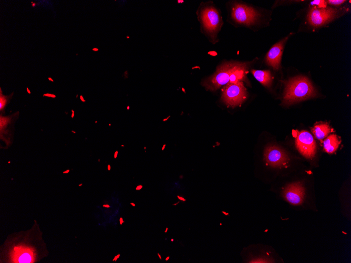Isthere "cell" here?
Returning <instances> with one entry per match:
<instances>
[{"label": "cell", "mask_w": 351, "mask_h": 263, "mask_svg": "<svg viewBox=\"0 0 351 263\" xmlns=\"http://www.w3.org/2000/svg\"><path fill=\"white\" fill-rule=\"evenodd\" d=\"M316 95L314 87L307 77H296L286 83L283 103L291 105L314 97Z\"/></svg>", "instance_id": "obj_1"}, {"label": "cell", "mask_w": 351, "mask_h": 263, "mask_svg": "<svg viewBox=\"0 0 351 263\" xmlns=\"http://www.w3.org/2000/svg\"><path fill=\"white\" fill-rule=\"evenodd\" d=\"M239 63V62H229L220 65L215 73L205 79L203 85L208 90L215 91L222 86L227 85L229 82L230 76L233 70Z\"/></svg>", "instance_id": "obj_2"}, {"label": "cell", "mask_w": 351, "mask_h": 263, "mask_svg": "<svg viewBox=\"0 0 351 263\" xmlns=\"http://www.w3.org/2000/svg\"><path fill=\"white\" fill-rule=\"evenodd\" d=\"M248 93L243 81L228 83L222 89V100L228 106L240 105L247 99Z\"/></svg>", "instance_id": "obj_3"}, {"label": "cell", "mask_w": 351, "mask_h": 263, "mask_svg": "<svg viewBox=\"0 0 351 263\" xmlns=\"http://www.w3.org/2000/svg\"><path fill=\"white\" fill-rule=\"evenodd\" d=\"M338 10L330 7L318 9L314 7L310 10L308 15L309 24L314 27H320L328 23L338 17Z\"/></svg>", "instance_id": "obj_4"}, {"label": "cell", "mask_w": 351, "mask_h": 263, "mask_svg": "<svg viewBox=\"0 0 351 263\" xmlns=\"http://www.w3.org/2000/svg\"><path fill=\"white\" fill-rule=\"evenodd\" d=\"M232 17L236 22L250 26L258 20L259 13L252 7L237 3L232 8Z\"/></svg>", "instance_id": "obj_5"}, {"label": "cell", "mask_w": 351, "mask_h": 263, "mask_svg": "<svg viewBox=\"0 0 351 263\" xmlns=\"http://www.w3.org/2000/svg\"><path fill=\"white\" fill-rule=\"evenodd\" d=\"M295 146L300 153L305 158L311 159L314 156L316 143L314 138L308 131L302 130L296 132Z\"/></svg>", "instance_id": "obj_6"}, {"label": "cell", "mask_w": 351, "mask_h": 263, "mask_svg": "<svg viewBox=\"0 0 351 263\" xmlns=\"http://www.w3.org/2000/svg\"><path fill=\"white\" fill-rule=\"evenodd\" d=\"M202 24L205 31L210 34L218 32L222 26V21L218 11L214 7H205L201 13Z\"/></svg>", "instance_id": "obj_7"}, {"label": "cell", "mask_w": 351, "mask_h": 263, "mask_svg": "<svg viewBox=\"0 0 351 263\" xmlns=\"http://www.w3.org/2000/svg\"><path fill=\"white\" fill-rule=\"evenodd\" d=\"M264 158L267 164L274 168L286 167L290 161L287 153L275 145H269L265 148Z\"/></svg>", "instance_id": "obj_8"}, {"label": "cell", "mask_w": 351, "mask_h": 263, "mask_svg": "<svg viewBox=\"0 0 351 263\" xmlns=\"http://www.w3.org/2000/svg\"><path fill=\"white\" fill-rule=\"evenodd\" d=\"M285 200L293 205H300L303 203L305 196V189L300 182L288 185L283 191Z\"/></svg>", "instance_id": "obj_9"}, {"label": "cell", "mask_w": 351, "mask_h": 263, "mask_svg": "<svg viewBox=\"0 0 351 263\" xmlns=\"http://www.w3.org/2000/svg\"><path fill=\"white\" fill-rule=\"evenodd\" d=\"M288 37L283 39L278 43L272 47L269 51L266 56V62L267 64L272 67L275 70H278L280 67L282 55L285 42Z\"/></svg>", "instance_id": "obj_10"}, {"label": "cell", "mask_w": 351, "mask_h": 263, "mask_svg": "<svg viewBox=\"0 0 351 263\" xmlns=\"http://www.w3.org/2000/svg\"><path fill=\"white\" fill-rule=\"evenodd\" d=\"M13 255V260L16 258H18L16 263H32L33 262V252L30 248L15 247Z\"/></svg>", "instance_id": "obj_11"}, {"label": "cell", "mask_w": 351, "mask_h": 263, "mask_svg": "<svg viewBox=\"0 0 351 263\" xmlns=\"http://www.w3.org/2000/svg\"><path fill=\"white\" fill-rule=\"evenodd\" d=\"M248 70L247 64L239 63L231 74L229 83H238L245 80Z\"/></svg>", "instance_id": "obj_12"}, {"label": "cell", "mask_w": 351, "mask_h": 263, "mask_svg": "<svg viewBox=\"0 0 351 263\" xmlns=\"http://www.w3.org/2000/svg\"><path fill=\"white\" fill-rule=\"evenodd\" d=\"M252 73L255 79L264 86L270 87L273 77L269 70H252Z\"/></svg>", "instance_id": "obj_13"}, {"label": "cell", "mask_w": 351, "mask_h": 263, "mask_svg": "<svg viewBox=\"0 0 351 263\" xmlns=\"http://www.w3.org/2000/svg\"><path fill=\"white\" fill-rule=\"evenodd\" d=\"M332 129L328 123H318L312 129L315 137L318 140H323L331 132Z\"/></svg>", "instance_id": "obj_14"}, {"label": "cell", "mask_w": 351, "mask_h": 263, "mask_svg": "<svg viewBox=\"0 0 351 263\" xmlns=\"http://www.w3.org/2000/svg\"><path fill=\"white\" fill-rule=\"evenodd\" d=\"M341 143L336 135L331 134L328 136L323 141V147L325 151L328 153L335 152Z\"/></svg>", "instance_id": "obj_15"}, {"label": "cell", "mask_w": 351, "mask_h": 263, "mask_svg": "<svg viewBox=\"0 0 351 263\" xmlns=\"http://www.w3.org/2000/svg\"><path fill=\"white\" fill-rule=\"evenodd\" d=\"M311 4L312 5H317L318 9H325L327 7V2L324 0H315L312 2Z\"/></svg>", "instance_id": "obj_16"}, {"label": "cell", "mask_w": 351, "mask_h": 263, "mask_svg": "<svg viewBox=\"0 0 351 263\" xmlns=\"http://www.w3.org/2000/svg\"><path fill=\"white\" fill-rule=\"evenodd\" d=\"M8 96H5L1 93L0 96V110L2 111L4 110L5 106L8 103Z\"/></svg>", "instance_id": "obj_17"}, {"label": "cell", "mask_w": 351, "mask_h": 263, "mask_svg": "<svg viewBox=\"0 0 351 263\" xmlns=\"http://www.w3.org/2000/svg\"><path fill=\"white\" fill-rule=\"evenodd\" d=\"M327 3H329L331 5L338 6L344 3L345 1L344 0H328L327 1Z\"/></svg>", "instance_id": "obj_18"}, {"label": "cell", "mask_w": 351, "mask_h": 263, "mask_svg": "<svg viewBox=\"0 0 351 263\" xmlns=\"http://www.w3.org/2000/svg\"><path fill=\"white\" fill-rule=\"evenodd\" d=\"M143 187V186L142 185H139L136 187V191H139V190H142Z\"/></svg>", "instance_id": "obj_19"}, {"label": "cell", "mask_w": 351, "mask_h": 263, "mask_svg": "<svg viewBox=\"0 0 351 263\" xmlns=\"http://www.w3.org/2000/svg\"><path fill=\"white\" fill-rule=\"evenodd\" d=\"M119 222H120V225H123V223L125 222V221H124V220H123V219L122 217H120V219H119Z\"/></svg>", "instance_id": "obj_20"}, {"label": "cell", "mask_w": 351, "mask_h": 263, "mask_svg": "<svg viewBox=\"0 0 351 263\" xmlns=\"http://www.w3.org/2000/svg\"><path fill=\"white\" fill-rule=\"evenodd\" d=\"M119 257H120V254L117 255L115 257V258L113 259V261H114V262H116V261H117V260L118 259V258H119Z\"/></svg>", "instance_id": "obj_21"}, {"label": "cell", "mask_w": 351, "mask_h": 263, "mask_svg": "<svg viewBox=\"0 0 351 263\" xmlns=\"http://www.w3.org/2000/svg\"><path fill=\"white\" fill-rule=\"evenodd\" d=\"M44 96H49V97H53V98H55V97H56L55 96V95H49V93H47V94H45V95H44Z\"/></svg>", "instance_id": "obj_22"}, {"label": "cell", "mask_w": 351, "mask_h": 263, "mask_svg": "<svg viewBox=\"0 0 351 263\" xmlns=\"http://www.w3.org/2000/svg\"><path fill=\"white\" fill-rule=\"evenodd\" d=\"M117 156H118V151H117L115 152V154H114V158H115V159H116V158H117Z\"/></svg>", "instance_id": "obj_23"}, {"label": "cell", "mask_w": 351, "mask_h": 263, "mask_svg": "<svg viewBox=\"0 0 351 263\" xmlns=\"http://www.w3.org/2000/svg\"><path fill=\"white\" fill-rule=\"evenodd\" d=\"M177 197H178V198L179 199V200H181V201H185V199L184 198L182 197H179V196H178Z\"/></svg>", "instance_id": "obj_24"}, {"label": "cell", "mask_w": 351, "mask_h": 263, "mask_svg": "<svg viewBox=\"0 0 351 263\" xmlns=\"http://www.w3.org/2000/svg\"><path fill=\"white\" fill-rule=\"evenodd\" d=\"M103 207H106V208H109V207H110V206H109V205H108V204L103 205Z\"/></svg>", "instance_id": "obj_25"}, {"label": "cell", "mask_w": 351, "mask_h": 263, "mask_svg": "<svg viewBox=\"0 0 351 263\" xmlns=\"http://www.w3.org/2000/svg\"><path fill=\"white\" fill-rule=\"evenodd\" d=\"M130 204H131L132 206H133V207H135L136 206V205H135V203H130Z\"/></svg>", "instance_id": "obj_26"}, {"label": "cell", "mask_w": 351, "mask_h": 263, "mask_svg": "<svg viewBox=\"0 0 351 263\" xmlns=\"http://www.w3.org/2000/svg\"><path fill=\"white\" fill-rule=\"evenodd\" d=\"M110 169H111V168H110V165H108V170L110 171Z\"/></svg>", "instance_id": "obj_27"}, {"label": "cell", "mask_w": 351, "mask_h": 263, "mask_svg": "<svg viewBox=\"0 0 351 263\" xmlns=\"http://www.w3.org/2000/svg\"><path fill=\"white\" fill-rule=\"evenodd\" d=\"M158 256L159 257V258H160V260H162V257H161V256L160 255V254H159V253L158 254Z\"/></svg>", "instance_id": "obj_28"}, {"label": "cell", "mask_w": 351, "mask_h": 263, "mask_svg": "<svg viewBox=\"0 0 351 263\" xmlns=\"http://www.w3.org/2000/svg\"><path fill=\"white\" fill-rule=\"evenodd\" d=\"M169 257H167V258H166V260H168V259H169Z\"/></svg>", "instance_id": "obj_29"}, {"label": "cell", "mask_w": 351, "mask_h": 263, "mask_svg": "<svg viewBox=\"0 0 351 263\" xmlns=\"http://www.w3.org/2000/svg\"><path fill=\"white\" fill-rule=\"evenodd\" d=\"M27 91H28V92H29V93H30V91H29V89H28V88H27Z\"/></svg>", "instance_id": "obj_30"}, {"label": "cell", "mask_w": 351, "mask_h": 263, "mask_svg": "<svg viewBox=\"0 0 351 263\" xmlns=\"http://www.w3.org/2000/svg\"><path fill=\"white\" fill-rule=\"evenodd\" d=\"M144 149H145V150H146V147H144Z\"/></svg>", "instance_id": "obj_31"}, {"label": "cell", "mask_w": 351, "mask_h": 263, "mask_svg": "<svg viewBox=\"0 0 351 263\" xmlns=\"http://www.w3.org/2000/svg\"><path fill=\"white\" fill-rule=\"evenodd\" d=\"M35 4L34 3L33 4V7H35Z\"/></svg>", "instance_id": "obj_32"}]
</instances>
